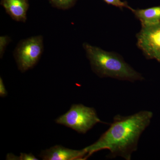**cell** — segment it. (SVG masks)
<instances>
[{
  "label": "cell",
  "mask_w": 160,
  "mask_h": 160,
  "mask_svg": "<svg viewBox=\"0 0 160 160\" xmlns=\"http://www.w3.org/2000/svg\"><path fill=\"white\" fill-rule=\"evenodd\" d=\"M153 116L151 111L143 110L127 116L117 115L113 122L98 141L85 148L87 158L94 152L108 149L109 158L120 157L131 159L132 152L138 149L141 135L148 127Z\"/></svg>",
  "instance_id": "6da1fadb"
},
{
  "label": "cell",
  "mask_w": 160,
  "mask_h": 160,
  "mask_svg": "<svg viewBox=\"0 0 160 160\" xmlns=\"http://www.w3.org/2000/svg\"><path fill=\"white\" fill-rule=\"evenodd\" d=\"M83 47L92 69L99 77L111 78L132 82L145 79L142 74L126 63L118 53L106 51L88 43H83Z\"/></svg>",
  "instance_id": "7a4b0ae2"
},
{
  "label": "cell",
  "mask_w": 160,
  "mask_h": 160,
  "mask_svg": "<svg viewBox=\"0 0 160 160\" xmlns=\"http://www.w3.org/2000/svg\"><path fill=\"white\" fill-rule=\"evenodd\" d=\"M55 122L82 134L86 133L97 123L108 124L100 119L94 108L82 104L72 105L69 111L58 118Z\"/></svg>",
  "instance_id": "3957f363"
},
{
  "label": "cell",
  "mask_w": 160,
  "mask_h": 160,
  "mask_svg": "<svg viewBox=\"0 0 160 160\" xmlns=\"http://www.w3.org/2000/svg\"><path fill=\"white\" fill-rule=\"evenodd\" d=\"M43 51L42 36L32 37L20 41L13 52L18 69L25 72L33 68L40 60Z\"/></svg>",
  "instance_id": "277c9868"
},
{
  "label": "cell",
  "mask_w": 160,
  "mask_h": 160,
  "mask_svg": "<svg viewBox=\"0 0 160 160\" xmlns=\"http://www.w3.org/2000/svg\"><path fill=\"white\" fill-rule=\"evenodd\" d=\"M137 45L147 59H155L160 63V22L142 26L136 35Z\"/></svg>",
  "instance_id": "5b68a950"
},
{
  "label": "cell",
  "mask_w": 160,
  "mask_h": 160,
  "mask_svg": "<svg viewBox=\"0 0 160 160\" xmlns=\"http://www.w3.org/2000/svg\"><path fill=\"white\" fill-rule=\"evenodd\" d=\"M85 148L74 150L61 146H55L43 151L39 156L45 160H82L87 159Z\"/></svg>",
  "instance_id": "8992f818"
},
{
  "label": "cell",
  "mask_w": 160,
  "mask_h": 160,
  "mask_svg": "<svg viewBox=\"0 0 160 160\" xmlns=\"http://www.w3.org/2000/svg\"><path fill=\"white\" fill-rule=\"evenodd\" d=\"M0 4L12 19L26 22L29 6L28 0H1Z\"/></svg>",
  "instance_id": "52a82bcc"
},
{
  "label": "cell",
  "mask_w": 160,
  "mask_h": 160,
  "mask_svg": "<svg viewBox=\"0 0 160 160\" xmlns=\"http://www.w3.org/2000/svg\"><path fill=\"white\" fill-rule=\"evenodd\" d=\"M131 11L140 21L142 26H152L160 22V6L145 9H132Z\"/></svg>",
  "instance_id": "ba28073f"
},
{
  "label": "cell",
  "mask_w": 160,
  "mask_h": 160,
  "mask_svg": "<svg viewBox=\"0 0 160 160\" xmlns=\"http://www.w3.org/2000/svg\"><path fill=\"white\" fill-rule=\"evenodd\" d=\"M51 6L62 10L71 9L75 5L77 0H48Z\"/></svg>",
  "instance_id": "9c48e42d"
},
{
  "label": "cell",
  "mask_w": 160,
  "mask_h": 160,
  "mask_svg": "<svg viewBox=\"0 0 160 160\" xmlns=\"http://www.w3.org/2000/svg\"><path fill=\"white\" fill-rule=\"evenodd\" d=\"M103 1L108 5L115 6L120 8V9L126 8L129 9L131 11L132 9V8L128 5V3L126 1L123 2L121 0H103Z\"/></svg>",
  "instance_id": "30bf717a"
},
{
  "label": "cell",
  "mask_w": 160,
  "mask_h": 160,
  "mask_svg": "<svg viewBox=\"0 0 160 160\" xmlns=\"http://www.w3.org/2000/svg\"><path fill=\"white\" fill-rule=\"evenodd\" d=\"M11 41V38L7 35L0 37V58H2L5 53L6 47Z\"/></svg>",
  "instance_id": "8fae6325"
},
{
  "label": "cell",
  "mask_w": 160,
  "mask_h": 160,
  "mask_svg": "<svg viewBox=\"0 0 160 160\" xmlns=\"http://www.w3.org/2000/svg\"><path fill=\"white\" fill-rule=\"evenodd\" d=\"M7 160H37L35 157L32 153H21L20 156H15L14 155L9 154L7 156Z\"/></svg>",
  "instance_id": "7c38bea8"
},
{
  "label": "cell",
  "mask_w": 160,
  "mask_h": 160,
  "mask_svg": "<svg viewBox=\"0 0 160 160\" xmlns=\"http://www.w3.org/2000/svg\"><path fill=\"white\" fill-rule=\"evenodd\" d=\"M0 94L2 97L6 96L7 94V92H6L2 78H0Z\"/></svg>",
  "instance_id": "4fadbf2b"
}]
</instances>
